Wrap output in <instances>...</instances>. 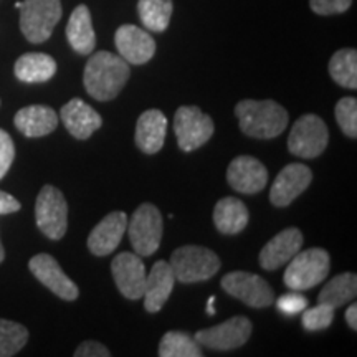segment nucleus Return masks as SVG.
Instances as JSON below:
<instances>
[{
  "label": "nucleus",
  "instance_id": "nucleus-1",
  "mask_svg": "<svg viewBox=\"0 0 357 357\" xmlns=\"http://www.w3.org/2000/svg\"><path fill=\"white\" fill-rule=\"evenodd\" d=\"M129 75L131 70L126 60L109 52H98L86 61L83 83L89 96L98 101H109L126 86Z\"/></svg>",
  "mask_w": 357,
  "mask_h": 357
},
{
  "label": "nucleus",
  "instance_id": "nucleus-2",
  "mask_svg": "<svg viewBox=\"0 0 357 357\" xmlns=\"http://www.w3.org/2000/svg\"><path fill=\"white\" fill-rule=\"evenodd\" d=\"M240 129L257 139H273L288 126V111L273 100H243L235 106Z\"/></svg>",
  "mask_w": 357,
  "mask_h": 357
},
{
  "label": "nucleus",
  "instance_id": "nucleus-3",
  "mask_svg": "<svg viewBox=\"0 0 357 357\" xmlns=\"http://www.w3.org/2000/svg\"><path fill=\"white\" fill-rule=\"evenodd\" d=\"M284 271V284L293 291H305L323 283L329 273V253L323 248H310L298 252Z\"/></svg>",
  "mask_w": 357,
  "mask_h": 357
},
{
  "label": "nucleus",
  "instance_id": "nucleus-4",
  "mask_svg": "<svg viewBox=\"0 0 357 357\" xmlns=\"http://www.w3.org/2000/svg\"><path fill=\"white\" fill-rule=\"evenodd\" d=\"M169 263L172 266L176 281L185 284L211 280L222 265L215 252L205 247H197V245H185V247L177 248Z\"/></svg>",
  "mask_w": 357,
  "mask_h": 357
},
{
  "label": "nucleus",
  "instance_id": "nucleus-5",
  "mask_svg": "<svg viewBox=\"0 0 357 357\" xmlns=\"http://www.w3.org/2000/svg\"><path fill=\"white\" fill-rule=\"evenodd\" d=\"M60 0H24L20 3V30L30 43H43L52 37L61 19Z\"/></svg>",
  "mask_w": 357,
  "mask_h": 357
},
{
  "label": "nucleus",
  "instance_id": "nucleus-6",
  "mask_svg": "<svg viewBox=\"0 0 357 357\" xmlns=\"http://www.w3.org/2000/svg\"><path fill=\"white\" fill-rule=\"evenodd\" d=\"M128 234L131 245L139 257H151L158 252L162 240L164 223L159 208L153 204H142L128 222Z\"/></svg>",
  "mask_w": 357,
  "mask_h": 357
},
{
  "label": "nucleus",
  "instance_id": "nucleus-7",
  "mask_svg": "<svg viewBox=\"0 0 357 357\" xmlns=\"http://www.w3.org/2000/svg\"><path fill=\"white\" fill-rule=\"evenodd\" d=\"M35 218L40 231L50 240H61L68 229V204L60 189L43 185L35 204Z\"/></svg>",
  "mask_w": 357,
  "mask_h": 357
},
{
  "label": "nucleus",
  "instance_id": "nucleus-8",
  "mask_svg": "<svg viewBox=\"0 0 357 357\" xmlns=\"http://www.w3.org/2000/svg\"><path fill=\"white\" fill-rule=\"evenodd\" d=\"M215 124L212 118L205 114L197 106H181L174 116V132L177 144L184 153L202 147L212 137Z\"/></svg>",
  "mask_w": 357,
  "mask_h": 357
},
{
  "label": "nucleus",
  "instance_id": "nucleus-9",
  "mask_svg": "<svg viewBox=\"0 0 357 357\" xmlns=\"http://www.w3.org/2000/svg\"><path fill=\"white\" fill-rule=\"evenodd\" d=\"M328 126L319 116L305 114L294 123L288 137L289 153L303 159L318 158L328 147Z\"/></svg>",
  "mask_w": 357,
  "mask_h": 357
},
{
  "label": "nucleus",
  "instance_id": "nucleus-10",
  "mask_svg": "<svg viewBox=\"0 0 357 357\" xmlns=\"http://www.w3.org/2000/svg\"><path fill=\"white\" fill-rule=\"evenodd\" d=\"M222 288L250 307H268L275 300L273 288L261 276L247 271H231L222 278Z\"/></svg>",
  "mask_w": 357,
  "mask_h": 357
},
{
  "label": "nucleus",
  "instance_id": "nucleus-11",
  "mask_svg": "<svg viewBox=\"0 0 357 357\" xmlns=\"http://www.w3.org/2000/svg\"><path fill=\"white\" fill-rule=\"evenodd\" d=\"M252 321L245 316H235L211 329H202L194 339L200 346L213 351H231L242 347L252 336Z\"/></svg>",
  "mask_w": 357,
  "mask_h": 357
},
{
  "label": "nucleus",
  "instance_id": "nucleus-12",
  "mask_svg": "<svg viewBox=\"0 0 357 357\" xmlns=\"http://www.w3.org/2000/svg\"><path fill=\"white\" fill-rule=\"evenodd\" d=\"M29 268L35 278L58 298L65 301H75L78 298V287L65 275V271L52 255L38 253L29 261Z\"/></svg>",
  "mask_w": 357,
  "mask_h": 357
},
{
  "label": "nucleus",
  "instance_id": "nucleus-13",
  "mask_svg": "<svg viewBox=\"0 0 357 357\" xmlns=\"http://www.w3.org/2000/svg\"><path fill=\"white\" fill-rule=\"evenodd\" d=\"M111 273L119 291L128 300H139L144 293L146 266L136 253H119L111 263Z\"/></svg>",
  "mask_w": 357,
  "mask_h": 357
},
{
  "label": "nucleus",
  "instance_id": "nucleus-14",
  "mask_svg": "<svg viewBox=\"0 0 357 357\" xmlns=\"http://www.w3.org/2000/svg\"><path fill=\"white\" fill-rule=\"evenodd\" d=\"M312 181L311 169L305 164H288L276 176L270 190V202L276 207H288L294 199L300 197Z\"/></svg>",
  "mask_w": 357,
  "mask_h": 357
},
{
  "label": "nucleus",
  "instance_id": "nucleus-15",
  "mask_svg": "<svg viewBox=\"0 0 357 357\" xmlns=\"http://www.w3.org/2000/svg\"><path fill=\"white\" fill-rule=\"evenodd\" d=\"M119 56L131 65H144L155 53V42L146 30L136 25H121L114 35Z\"/></svg>",
  "mask_w": 357,
  "mask_h": 357
},
{
  "label": "nucleus",
  "instance_id": "nucleus-16",
  "mask_svg": "<svg viewBox=\"0 0 357 357\" xmlns=\"http://www.w3.org/2000/svg\"><path fill=\"white\" fill-rule=\"evenodd\" d=\"M227 181L231 189L242 194H257L268 184V171L252 155H238L227 169Z\"/></svg>",
  "mask_w": 357,
  "mask_h": 357
},
{
  "label": "nucleus",
  "instance_id": "nucleus-17",
  "mask_svg": "<svg viewBox=\"0 0 357 357\" xmlns=\"http://www.w3.org/2000/svg\"><path fill=\"white\" fill-rule=\"evenodd\" d=\"M128 217L124 212H111L98 223L88 236V248L93 255H111L126 234Z\"/></svg>",
  "mask_w": 357,
  "mask_h": 357
},
{
  "label": "nucleus",
  "instance_id": "nucleus-18",
  "mask_svg": "<svg viewBox=\"0 0 357 357\" xmlns=\"http://www.w3.org/2000/svg\"><path fill=\"white\" fill-rule=\"evenodd\" d=\"M303 235L298 229H284L276 234L260 252V265L263 270L273 271L287 265L291 258L301 250Z\"/></svg>",
  "mask_w": 357,
  "mask_h": 357
},
{
  "label": "nucleus",
  "instance_id": "nucleus-19",
  "mask_svg": "<svg viewBox=\"0 0 357 357\" xmlns=\"http://www.w3.org/2000/svg\"><path fill=\"white\" fill-rule=\"evenodd\" d=\"M174 284H176V276H174L171 263L155 261L149 273L146 275L144 284V307L147 312H158L166 305L169 296H171Z\"/></svg>",
  "mask_w": 357,
  "mask_h": 357
},
{
  "label": "nucleus",
  "instance_id": "nucleus-20",
  "mask_svg": "<svg viewBox=\"0 0 357 357\" xmlns=\"http://www.w3.org/2000/svg\"><path fill=\"white\" fill-rule=\"evenodd\" d=\"M60 118L65 124L66 131L82 141L88 139L102 124L100 113L86 105L83 100H79V98H73V100L66 102L60 111Z\"/></svg>",
  "mask_w": 357,
  "mask_h": 357
},
{
  "label": "nucleus",
  "instance_id": "nucleus-21",
  "mask_svg": "<svg viewBox=\"0 0 357 357\" xmlns=\"http://www.w3.org/2000/svg\"><path fill=\"white\" fill-rule=\"evenodd\" d=\"M167 132V118L162 111L147 109L136 124V146L142 153L155 154L162 149Z\"/></svg>",
  "mask_w": 357,
  "mask_h": 357
},
{
  "label": "nucleus",
  "instance_id": "nucleus-22",
  "mask_svg": "<svg viewBox=\"0 0 357 357\" xmlns=\"http://www.w3.org/2000/svg\"><path fill=\"white\" fill-rule=\"evenodd\" d=\"M13 123L25 137H43L56 129L58 114L50 106L32 105L22 108L13 118Z\"/></svg>",
  "mask_w": 357,
  "mask_h": 357
},
{
  "label": "nucleus",
  "instance_id": "nucleus-23",
  "mask_svg": "<svg viewBox=\"0 0 357 357\" xmlns=\"http://www.w3.org/2000/svg\"><path fill=\"white\" fill-rule=\"evenodd\" d=\"M66 38L70 47L79 55H91L96 47V35L93 29L91 13L86 6H78L71 12L66 25Z\"/></svg>",
  "mask_w": 357,
  "mask_h": 357
},
{
  "label": "nucleus",
  "instance_id": "nucleus-24",
  "mask_svg": "<svg viewBox=\"0 0 357 357\" xmlns=\"http://www.w3.org/2000/svg\"><path fill=\"white\" fill-rule=\"evenodd\" d=\"M248 208L240 199L223 197L213 208V223L225 235H236L248 225Z\"/></svg>",
  "mask_w": 357,
  "mask_h": 357
},
{
  "label": "nucleus",
  "instance_id": "nucleus-25",
  "mask_svg": "<svg viewBox=\"0 0 357 357\" xmlns=\"http://www.w3.org/2000/svg\"><path fill=\"white\" fill-rule=\"evenodd\" d=\"M17 79L22 83H45L56 73V61L47 53H25L13 66Z\"/></svg>",
  "mask_w": 357,
  "mask_h": 357
},
{
  "label": "nucleus",
  "instance_id": "nucleus-26",
  "mask_svg": "<svg viewBox=\"0 0 357 357\" xmlns=\"http://www.w3.org/2000/svg\"><path fill=\"white\" fill-rule=\"evenodd\" d=\"M357 293V276L354 273H342L334 276L326 287L321 289L318 303L333 306L334 310L339 306L351 303Z\"/></svg>",
  "mask_w": 357,
  "mask_h": 357
},
{
  "label": "nucleus",
  "instance_id": "nucleus-27",
  "mask_svg": "<svg viewBox=\"0 0 357 357\" xmlns=\"http://www.w3.org/2000/svg\"><path fill=\"white\" fill-rule=\"evenodd\" d=\"M174 10L172 0H139L137 13L142 25L151 32H164L169 26Z\"/></svg>",
  "mask_w": 357,
  "mask_h": 357
},
{
  "label": "nucleus",
  "instance_id": "nucleus-28",
  "mask_svg": "<svg viewBox=\"0 0 357 357\" xmlns=\"http://www.w3.org/2000/svg\"><path fill=\"white\" fill-rule=\"evenodd\" d=\"M329 75L339 86L357 88V52L354 48L337 50L329 60Z\"/></svg>",
  "mask_w": 357,
  "mask_h": 357
},
{
  "label": "nucleus",
  "instance_id": "nucleus-29",
  "mask_svg": "<svg viewBox=\"0 0 357 357\" xmlns=\"http://www.w3.org/2000/svg\"><path fill=\"white\" fill-rule=\"evenodd\" d=\"M160 357H202V347L194 337L181 331L164 334L159 344Z\"/></svg>",
  "mask_w": 357,
  "mask_h": 357
},
{
  "label": "nucleus",
  "instance_id": "nucleus-30",
  "mask_svg": "<svg viewBox=\"0 0 357 357\" xmlns=\"http://www.w3.org/2000/svg\"><path fill=\"white\" fill-rule=\"evenodd\" d=\"M29 341L25 326L8 319H0V357H12Z\"/></svg>",
  "mask_w": 357,
  "mask_h": 357
},
{
  "label": "nucleus",
  "instance_id": "nucleus-31",
  "mask_svg": "<svg viewBox=\"0 0 357 357\" xmlns=\"http://www.w3.org/2000/svg\"><path fill=\"white\" fill-rule=\"evenodd\" d=\"M336 121L347 137H357V100L352 96L342 98L336 105Z\"/></svg>",
  "mask_w": 357,
  "mask_h": 357
},
{
  "label": "nucleus",
  "instance_id": "nucleus-32",
  "mask_svg": "<svg viewBox=\"0 0 357 357\" xmlns=\"http://www.w3.org/2000/svg\"><path fill=\"white\" fill-rule=\"evenodd\" d=\"M334 319V307L328 305H321L310 307L303 312V326L306 331H323L333 324Z\"/></svg>",
  "mask_w": 357,
  "mask_h": 357
},
{
  "label": "nucleus",
  "instance_id": "nucleus-33",
  "mask_svg": "<svg viewBox=\"0 0 357 357\" xmlns=\"http://www.w3.org/2000/svg\"><path fill=\"white\" fill-rule=\"evenodd\" d=\"M13 159H15V146H13L10 134L0 129V178L6 177Z\"/></svg>",
  "mask_w": 357,
  "mask_h": 357
},
{
  "label": "nucleus",
  "instance_id": "nucleus-34",
  "mask_svg": "<svg viewBox=\"0 0 357 357\" xmlns=\"http://www.w3.org/2000/svg\"><path fill=\"white\" fill-rule=\"evenodd\" d=\"M352 0H310L311 10L318 15H334L342 13L351 7Z\"/></svg>",
  "mask_w": 357,
  "mask_h": 357
},
{
  "label": "nucleus",
  "instance_id": "nucleus-35",
  "mask_svg": "<svg viewBox=\"0 0 357 357\" xmlns=\"http://www.w3.org/2000/svg\"><path fill=\"white\" fill-rule=\"evenodd\" d=\"M276 307H278L281 312H284V314L293 316L306 310L307 300L305 296H301V294H298V291L283 294V296L278 298V301H276Z\"/></svg>",
  "mask_w": 357,
  "mask_h": 357
},
{
  "label": "nucleus",
  "instance_id": "nucleus-36",
  "mask_svg": "<svg viewBox=\"0 0 357 357\" xmlns=\"http://www.w3.org/2000/svg\"><path fill=\"white\" fill-rule=\"evenodd\" d=\"M111 352L108 347L96 341H84L75 351V357H109Z\"/></svg>",
  "mask_w": 357,
  "mask_h": 357
},
{
  "label": "nucleus",
  "instance_id": "nucleus-37",
  "mask_svg": "<svg viewBox=\"0 0 357 357\" xmlns=\"http://www.w3.org/2000/svg\"><path fill=\"white\" fill-rule=\"evenodd\" d=\"M22 208L19 200L7 192L0 190V215H8V213H15Z\"/></svg>",
  "mask_w": 357,
  "mask_h": 357
},
{
  "label": "nucleus",
  "instance_id": "nucleus-38",
  "mask_svg": "<svg viewBox=\"0 0 357 357\" xmlns=\"http://www.w3.org/2000/svg\"><path fill=\"white\" fill-rule=\"evenodd\" d=\"M346 321H347V324H349V328L352 329V331H356V329H357V305H356V303H352V305L347 307Z\"/></svg>",
  "mask_w": 357,
  "mask_h": 357
},
{
  "label": "nucleus",
  "instance_id": "nucleus-39",
  "mask_svg": "<svg viewBox=\"0 0 357 357\" xmlns=\"http://www.w3.org/2000/svg\"><path fill=\"white\" fill-rule=\"evenodd\" d=\"M213 301H215V296H211L208 298V303H207V312L211 316L215 314V307H213Z\"/></svg>",
  "mask_w": 357,
  "mask_h": 357
},
{
  "label": "nucleus",
  "instance_id": "nucleus-40",
  "mask_svg": "<svg viewBox=\"0 0 357 357\" xmlns=\"http://www.w3.org/2000/svg\"><path fill=\"white\" fill-rule=\"evenodd\" d=\"M3 258H6V250H3V245L0 242V263L3 261Z\"/></svg>",
  "mask_w": 357,
  "mask_h": 357
}]
</instances>
